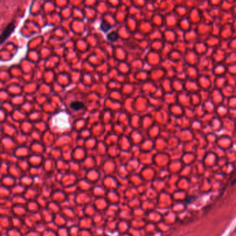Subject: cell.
<instances>
[{
	"label": "cell",
	"mask_w": 236,
	"mask_h": 236,
	"mask_svg": "<svg viewBox=\"0 0 236 236\" xmlns=\"http://www.w3.org/2000/svg\"><path fill=\"white\" fill-rule=\"evenodd\" d=\"M53 126L58 130H65L70 127L69 116L65 112H60L54 116L52 119Z\"/></svg>",
	"instance_id": "6da1fadb"
},
{
	"label": "cell",
	"mask_w": 236,
	"mask_h": 236,
	"mask_svg": "<svg viewBox=\"0 0 236 236\" xmlns=\"http://www.w3.org/2000/svg\"><path fill=\"white\" fill-rule=\"evenodd\" d=\"M15 28H16V25H15L14 24H8L7 26H6V27L4 28V31L1 33V37H0V40H1L0 43L2 44L4 42L5 40L11 35V33L15 31Z\"/></svg>",
	"instance_id": "7a4b0ae2"
},
{
	"label": "cell",
	"mask_w": 236,
	"mask_h": 236,
	"mask_svg": "<svg viewBox=\"0 0 236 236\" xmlns=\"http://www.w3.org/2000/svg\"><path fill=\"white\" fill-rule=\"evenodd\" d=\"M70 107L73 110L78 111L83 108L84 104L81 101H73L72 102H71Z\"/></svg>",
	"instance_id": "3957f363"
},
{
	"label": "cell",
	"mask_w": 236,
	"mask_h": 236,
	"mask_svg": "<svg viewBox=\"0 0 236 236\" xmlns=\"http://www.w3.org/2000/svg\"><path fill=\"white\" fill-rule=\"evenodd\" d=\"M107 38L109 41L114 42H116V40H117V39L119 38V35H118V33H116V32H112V33L107 34Z\"/></svg>",
	"instance_id": "277c9868"
},
{
	"label": "cell",
	"mask_w": 236,
	"mask_h": 236,
	"mask_svg": "<svg viewBox=\"0 0 236 236\" xmlns=\"http://www.w3.org/2000/svg\"><path fill=\"white\" fill-rule=\"evenodd\" d=\"M110 28H111V25L109 24L108 22H107L102 21V22H101L100 28L102 29V31L105 32V33H107V32L110 29Z\"/></svg>",
	"instance_id": "5b68a950"
}]
</instances>
